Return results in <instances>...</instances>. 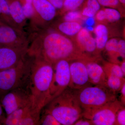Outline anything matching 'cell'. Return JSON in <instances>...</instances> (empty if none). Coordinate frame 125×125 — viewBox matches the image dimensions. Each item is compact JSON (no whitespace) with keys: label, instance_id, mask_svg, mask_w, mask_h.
I'll return each instance as SVG.
<instances>
[{"label":"cell","instance_id":"1","mask_svg":"<svg viewBox=\"0 0 125 125\" xmlns=\"http://www.w3.org/2000/svg\"><path fill=\"white\" fill-rule=\"evenodd\" d=\"M28 54L53 65L65 60H86L74 40L51 29L31 31Z\"/></svg>","mask_w":125,"mask_h":125},{"label":"cell","instance_id":"2","mask_svg":"<svg viewBox=\"0 0 125 125\" xmlns=\"http://www.w3.org/2000/svg\"><path fill=\"white\" fill-rule=\"evenodd\" d=\"M33 57L29 88L32 111L40 114L42 109L50 102L49 89L53 74V66L42 58Z\"/></svg>","mask_w":125,"mask_h":125},{"label":"cell","instance_id":"3","mask_svg":"<svg viewBox=\"0 0 125 125\" xmlns=\"http://www.w3.org/2000/svg\"><path fill=\"white\" fill-rule=\"evenodd\" d=\"M44 108L61 125H74L83 117V109L76 98L75 90L69 87Z\"/></svg>","mask_w":125,"mask_h":125},{"label":"cell","instance_id":"4","mask_svg":"<svg viewBox=\"0 0 125 125\" xmlns=\"http://www.w3.org/2000/svg\"><path fill=\"white\" fill-rule=\"evenodd\" d=\"M33 60L27 53L17 64L0 71V99L13 90L29 85Z\"/></svg>","mask_w":125,"mask_h":125},{"label":"cell","instance_id":"5","mask_svg":"<svg viewBox=\"0 0 125 125\" xmlns=\"http://www.w3.org/2000/svg\"><path fill=\"white\" fill-rule=\"evenodd\" d=\"M75 92L83 110L99 107L117 99L115 93L103 85H88Z\"/></svg>","mask_w":125,"mask_h":125},{"label":"cell","instance_id":"6","mask_svg":"<svg viewBox=\"0 0 125 125\" xmlns=\"http://www.w3.org/2000/svg\"><path fill=\"white\" fill-rule=\"evenodd\" d=\"M116 99L99 107L83 110V117L94 125H116L117 113L123 106Z\"/></svg>","mask_w":125,"mask_h":125},{"label":"cell","instance_id":"7","mask_svg":"<svg viewBox=\"0 0 125 125\" xmlns=\"http://www.w3.org/2000/svg\"><path fill=\"white\" fill-rule=\"evenodd\" d=\"M33 16L30 21L31 31L49 28L57 11L48 0H33Z\"/></svg>","mask_w":125,"mask_h":125},{"label":"cell","instance_id":"8","mask_svg":"<svg viewBox=\"0 0 125 125\" xmlns=\"http://www.w3.org/2000/svg\"><path fill=\"white\" fill-rule=\"evenodd\" d=\"M52 66L53 74L49 89L50 102L69 87L70 80L69 61L61 60Z\"/></svg>","mask_w":125,"mask_h":125},{"label":"cell","instance_id":"9","mask_svg":"<svg viewBox=\"0 0 125 125\" xmlns=\"http://www.w3.org/2000/svg\"><path fill=\"white\" fill-rule=\"evenodd\" d=\"M0 102L6 116L17 109L31 105L29 85L10 91L2 96Z\"/></svg>","mask_w":125,"mask_h":125},{"label":"cell","instance_id":"10","mask_svg":"<svg viewBox=\"0 0 125 125\" xmlns=\"http://www.w3.org/2000/svg\"><path fill=\"white\" fill-rule=\"evenodd\" d=\"M75 43L87 61H99L100 54L96 47L95 38L85 28H82L74 39Z\"/></svg>","mask_w":125,"mask_h":125},{"label":"cell","instance_id":"11","mask_svg":"<svg viewBox=\"0 0 125 125\" xmlns=\"http://www.w3.org/2000/svg\"><path fill=\"white\" fill-rule=\"evenodd\" d=\"M29 45L0 47V71L14 66L23 60L27 56Z\"/></svg>","mask_w":125,"mask_h":125},{"label":"cell","instance_id":"12","mask_svg":"<svg viewBox=\"0 0 125 125\" xmlns=\"http://www.w3.org/2000/svg\"><path fill=\"white\" fill-rule=\"evenodd\" d=\"M29 43L24 31L4 23L0 24V47L20 46Z\"/></svg>","mask_w":125,"mask_h":125},{"label":"cell","instance_id":"13","mask_svg":"<svg viewBox=\"0 0 125 125\" xmlns=\"http://www.w3.org/2000/svg\"><path fill=\"white\" fill-rule=\"evenodd\" d=\"M84 61L75 60L69 61L70 80L68 87L72 89L78 90L92 85L89 80Z\"/></svg>","mask_w":125,"mask_h":125},{"label":"cell","instance_id":"14","mask_svg":"<svg viewBox=\"0 0 125 125\" xmlns=\"http://www.w3.org/2000/svg\"><path fill=\"white\" fill-rule=\"evenodd\" d=\"M99 61H84L89 80L93 85L105 86L106 75L102 66L99 64Z\"/></svg>","mask_w":125,"mask_h":125},{"label":"cell","instance_id":"15","mask_svg":"<svg viewBox=\"0 0 125 125\" xmlns=\"http://www.w3.org/2000/svg\"><path fill=\"white\" fill-rule=\"evenodd\" d=\"M48 28L74 40L83 27L80 22H68L62 20L51 24Z\"/></svg>","mask_w":125,"mask_h":125},{"label":"cell","instance_id":"16","mask_svg":"<svg viewBox=\"0 0 125 125\" xmlns=\"http://www.w3.org/2000/svg\"><path fill=\"white\" fill-rule=\"evenodd\" d=\"M109 30L107 24L98 23L94 29L97 50L99 54L104 50L109 37Z\"/></svg>","mask_w":125,"mask_h":125},{"label":"cell","instance_id":"17","mask_svg":"<svg viewBox=\"0 0 125 125\" xmlns=\"http://www.w3.org/2000/svg\"><path fill=\"white\" fill-rule=\"evenodd\" d=\"M31 110V104L17 109L6 116L1 121V124L6 125H18L20 121Z\"/></svg>","mask_w":125,"mask_h":125},{"label":"cell","instance_id":"18","mask_svg":"<svg viewBox=\"0 0 125 125\" xmlns=\"http://www.w3.org/2000/svg\"><path fill=\"white\" fill-rule=\"evenodd\" d=\"M119 39L113 38L108 40L104 49L109 58V62L120 65L121 61L118 53V43Z\"/></svg>","mask_w":125,"mask_h":125},{"label":"cell","instance_id":"19","mask_svg":"<svg viewBox=\"0 0 125 125\" xmlns=\"http://www.w3.org/2000/svg\"><path fill=\"white\" fill-rule=\"evenodd\" d=\"M0 20L4 23L19 29L11 18L7 0H0Z\"/></svg>","mask_w":125,"mask_h":125},{"label":"cell","instance_id":"20","mask_svg":"<svg viewBox=\"0 0 125 125\" xmlns=\"http://www.w3.org/2000/svg\"><path fill=\"white\" fill-rule=\"evenodd\" d=\"M125 83V78H120L113 75L106 76L105 87L115 94L116 92L120 91Z\"/></svg>","mask_w":125,"mask_h":125},{"label":"cell","instance_id":"21","mask_svg":"<svg viewBox=\"0 0 125 125\" xmlns=\"http://www.w3.org/2000/svg\"><path fill=\"white\" fill-rule=\"evenodd\" d=\"M106 76L113 75L120 78H124L125 75L121 69L120 65L110 62H104L103 66Z\"/></svg>","mask_w":125,"mask_h":125},{"label":"cell","instance_id":"22","mask_svg":"<svg viewBox=\"0 0 125 125\" xmlns=\"http://www.w3.org/2000/svg\"><path fill=\"white\" fill-rule=\"evenodd\" d=\"M103 9L105 12L107 23L116 22L123 17L120 11L117 9L108 7Z\"/></svg>","mask_w":125,"mask_h":125},{"label":"cell","instance_id":"23","mask_svg":"<svg viewBox=\"0 0 125 125\" xmlns=\"http://www.w3.org/2000/svg\"><path fill=\"white\" fill-rule=\"evenodd\" d=\"M85 0H64V5L60 14L67 11L78 10L84 3Z\"/></svg>","mask_w":125,"mask_h":125},{"label":"cell","instance_id":"24","mask_svg":"<svg viewBox=\"0 0 125 125\" xmlns=\"http://www.w3.org/2000/svg\"><path fill=\"white\" fill-rule=\"evenodd\" d=\"M101 6L113 8L120 11L123 17L125 14V8L121 4L119 0H97Z\"/></svg>","mask_w":125,"mask_h":125},{"label":"cell","instance_id":"25","mask_svg":"<svg viewBox=\"0 0 125 125\" xmlns=\"http://www.w3.org/2000/svg\"><path fill=\"white\" fill-rule=\"evenodd\" d=\"M40 115L34 113L31 110L20 121L18 125H39Z\"/></svg>","mask_w":125,"mask_h":125},{"label":"cell","instance_id":"26","mask_svg":"<svg viewBox=\"0 0 125 125\" xmlns=\"http://www.w3.org/2000/svg\"><path fill=\"white\" fill-rule=\"evenodd\" d=\"M43 113L42 115H40L39 125H61L60 123L51 114L45 110Z\"/></svg>","mask_w":125,"mask_h":125},{"label":"cell","instance_id":"27","mask_svg":"<svg viewBox=\"0 0 125 125\" xmlns=\"http://www.w3.org/2000/svg\"><path fill=\"white\" fill-rule=\"evenodd\" d=\"M62 15V20L68 22H80V21L83 17L81 11L78 10L67 11Z\"/></svg>","mask_w":125,"mask_h":125},{"label":"cell","instance_id":"28","mask_svg":"<svg viewBox=\"0 0 125 125\" xmlns=\"http://www.w3.org/2000/svg\"><path fill=\"white\" fill-rule=\"evenodd\" d=\"M33 0H25L22 4L23 11L27 20H31L33 16L34 9L32 4Z\"/></svg>","mask_w":125,"mask_h":125},{"label":"cell","instance_id":"29","mask_svg":"<svg viewBox=\"0 0 125 125\" xmlns=\"http://www.w3.org/2000/svg\"><path fill=\"white\" fill-rule=\"evenodd\" d=\"M83 6L93 10L97 13L101 9V6L97 0H85Z\"/></svg>","mask_w":125,"mask_h":125},{"label":"cell","instance_id":"30","mask_svg":"<svg viewBox=\"0 0 125 125\" xmlns=\"http://www.w3.org/2000/svg\"><path fill=\"white\" fill-rule=\"evenodd\" d=\"M116 125H125V109L123 106L117 113Z\"/></svg>","mask_w":125,"mask_h":125},{"label":"cell","instance_id":"31","mask_svg":"<svg viewBox=\"0 0 125 125\" xmlns=\"http://www.w3.org/2000/svg\"><path fill=\"white\" fill-rule=\"evenodd\" d=\"M95 20L98 23H103L107 24L105 11L103 9H100L94 16Z\"/></svg>","mask_w":125,"mask_h":125},{"label":"cell","instance_id":"32","mask_svg":"<svg viewBox=\"0 0 125 125\" xmlns=\"http://www.w3.org/2000/svg\"><path fill=\"white\" fill-rule=\"evenodd\" d=\"M118 53L120 58L122 61L125 58V41L124 39H120L118 43Z\"/></svg>","mask_w":125,"mask_h":125},{"label":"cell","instance_id":"33","mask_svg":"<svg viewBox=\"0 0 125 125\" xmlns=\"http://www.w3.org/2000/svg\"><path fill=\"white\" fill-rule=\"evenodd\" d=\"M57 10H59L60 14L62 10L64 5V0H48Z\"/></svg>","mask_w":125,"mask_h":125},{"label":"cell","instance_id":"34","mask_svg":"<svg viewBox=\"0 0 125 125\" xmlns=\"http://www.w3.org/2000/svg\"><path fill=\"white\" fill-rule=\"evenodd\" d=\"M74 125H93L92 122L90 120L85 118V119H79L74 124Z\"/></svg>","mask_w":125,"mask_h":125},{"label":"cell","instance_id":"35","mask_svg":"<svg viewBox=\"0 0 125 125\" xmlns=\"http://www.w3.org/2000/svg\"><path fill=\"white\" fill-rule=\"evenodd\" d=\"M121 103L123 105H125V83L123 84L121 90Z\"/></svg>","mask_w":125,"mask_h":125},{"label":"cell","instance_id":"36","mask_svg":"<svg viewBox=\"0 0 125 125\" xmlns=\"http://www.w3.org/2000/svg\"><path fill=\"white\" fill-rule=\"evenodd\" d=\"M120 65L123 74L125 75V60H124L121 62Z\"/></svg>","mask_w":125,"mask_h":125},{"label":"cell","instance_id":"37","mask_svg":"<svg viewBox=\"0 0 125 125\" xmlns=\"http://www.w3.org/2000/svg\"><path fill=\"white\" fill-rule=\"evenodd\" d=\"M3 108L0 102V121H1V122L3 119L5 118V117L4 118L3 117Z\"/></svg>","mask_w":125,"mask_h":125},{"label":"cell","instance_id":"38","mask_svg":"<svg viewBox=\"0 0 125 125\" xmlns=\"http://www.w3.org/2000/svg\"><path fill=\"white\" fill-rule=\"evenodd\" d=\"M121 4L122 5V6L125 8V0H119Z\"/></svg>","mask_w":125,"mask_h":125},{"label":"cell","instance_id":"39","mask_svg":"<svg viewBox=\"0 0 125 125\" xmlns=\"http://www.w3.org/2000/svg\"><path fill=\"white\" fill-rule=\"evenodd\" d=\"M2 23H3L1 22L0 20V24H2Z\"/></svg>","mask_w":125,"mask_h":125},{"label":"cell","instance_id":"40","mask_svg":"<svg viewBox=\"0 0 125 125\" xmlns=\"http://www.w3.org/2000/svg\"><path fill=\"white\" fill-rule=\"evenodd\" d=\"M1 125V123H0V125Z\"/></svg>","mask_w":125,"mask_h":125}]
</instances>
